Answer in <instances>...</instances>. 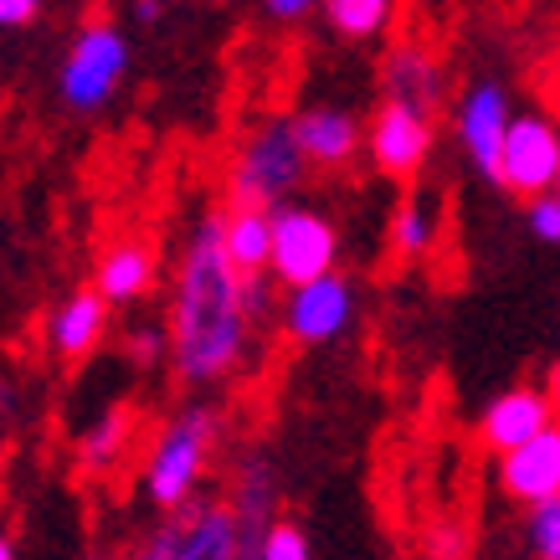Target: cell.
Masks as SVG:
<instances>
[{
  "instance_id": "1",
  "label": "cell",
  "mask_w": 560,
  "mask_h": 560,
  "mask_svg": "<svg viewBox=\"0 0 560 560\" xmlns=\"http://www.w3.org/2000/svg\"><path fill=\"white\" fill-rule=\"evenodd\" d=\"M247 278L226 253V211L190 221L171 278V371L186 386H226L257 355V314L247 304Z\"/></svg>"
},
{
  "instance_id": "2",
  "label": "cell",
  "mask_w": 560,
  "mask_h": 560,
  "mask_svg": "<svg viewBox=\"0 0 560 560\" xmlns=\"http://www.w3.org/2000/svg\"><path fill=\"white\" fill-rule=\"evenodd\" d=\"M221 438H226V417L206 401H190L160 422V432L144 447V463H139V483H144V499L154 510L175 514L190 499H201V483L221 453Z\"/></svg>"
},
{
  "instance_id": "3",
  "label": "cell",
  "mask_w": 560,
  "mask_h": 560,
  "mask_svg": "<svg viewBox=\"0 0 560 560\" xmlns=\"http://www.w3.org/2000/svg\"><path fill=\"white\" fill-rule=\"evenodd\" d=\"M308 154L299 144L293 119H257L247 135L237 139V150L226 160V201L232 206H257V211H278L289 206L308 180Z\"/></svg>"
},
{
  "instance_id": "4",
  "label": "cell",
  "mask_w": 560,
  "mask_h": 560,
  "mask_svg": "<svg viewBox=\"0 0 560 560\" xmlns=\"http://www.w3.org/2000/svg\"><path fill=\"white\" fill-rule=\"evenodd\" d=\"M129 68H135L129 32L108 16L88 21V26H78V36L68 42V57L57 68V98L72 114H103L124 93Z\"/></svg>"
},
{
  "instance_id": "5",
  "label": "cell",
  "mask_w": 560,
  "mask_h": 560,
  "mask_svg": "<svg viewBox=\"0 0 560 560\" xmlns=\"http://www.w3.org/2000/svg\"><path fill=\"white\" fill-rule=\"evenodd\" d=\"M129 560H242V525L226 499H190L135 545Z\"/></svg>"
},
{
  "instance_id": "6",
  "label": "cell",
  "mask_w": 560,
  "mask_h": 560,
  "mask_svg": "<svg viewBox=\"0 0 560 560\" xmlns=\"http://www.w3.org/2000/svg\"><path fill=\"white\" fill-rule=\"evenodd\" d=\"M340 268V226L329 221V211L314 201H299L272 211V262L268 272L278 278V289H299L308 278Z\"/></svg>"
},
{
  "instance_id": "7",
  "label": "cell",
  "mask_w": 560,
  "mask_h": 560,
  "mask_svg": "<svg viewBox=\"0 0 560 560\" xmlns=\"http://www.w3.org/2000/svg\"><path fill=\"white\" fill-rule=\"evenodd\" d=\"M360 314V289L355 278H345L340 268L324 272V278H308L299 289H283V308H278V324L299 350H319V345H335L355 329Z\"/></svg>"
},
{
  "instance_id": "8",
  "label": "cell",
  "mask_w": 560,
  "mask_h": 560,
  "mask_svg": "<svg viewBox=\"0 0 560 560\" xmlns=\"http://www.w3.org/2000/svg\"><path fill=\"white\" fill-rule=\"evenodd\" d=\"M514 93L504 78H474L463 88V98L453 103V135H458L463 160L474 165V175L499 180V154H504V135L514 124Z\"/></svg>"
},
{
  "instance_id": "9",
  "label": "cell",
  "mask_w": 560,
  "mask_h": 560,
  "mask_svg": "<svg viewBox=\"0 0 560 560\" xmlns=\"http://www.w3.org/2000/svg\"><path fill=\"white\" fill-rule=\"evenodd\" d=\"M432 144H438V114L427 108L381 98V108L365 119V154L390 180H417L432 160Z\"/></svg>"
},
{
  "instance_id": "10",
  "label": "cell",
  "mask_w": 560,
  "mask_h": 560,
  "mask_svg": "<svg viewBox=\"0 0 560 560\" xmlns=\"http://www.w3.org/2000/svg\"><path fill=\"white\" fill-rule=\"evenodd\" d=\"M510 196H545L560 186V124L550 114H514L510 135H504V154H499V180Z\"/></svg>"
},
{
  "instance_id": "11",
  "label": "cell",
  "mask_w": 560,
  "mask_h": 560,
  "mask_svg": "<svg viewBox=\"0 0 560 560\" xmlns=\"http://www.w3.org/2000/svg\"><path fill=\"white\" fill-rule=\"evenodd\" d=\"M556 417H560V401L550 386H510L478 411V442L499 458V453H514L520 442H529L535 432H545Z\"/></svg>"
},
{
  "instance_id": "12",
  "label": "cell",
  "mask_w": 560,
  "mask_h": 560,
  "mask_svg": "<svg viewBox=\"0 0 560 560\" xmlns=\"http://www.w3.org/2000/svg\"><path fill=\"white\" fill-rule=\"evenodd\" d=\"M381 93L396 103H411V108H427L438 114L447 103V62L438 57L432 42H390L386 57H381Z\"/></svg>"
},
{
  "instance_id": "13",
  "label": "cell",
  "mask_w": 560,
  "mask_h": 560,
  "mask_svg": "<svg viewBox=\"0 0 560 560\" xmlns=\"http://www.w3.org/2000/svg\"><path fill=\"white\" fill-rule=\"evenodd\" d=\"M293 129L314 171H345L365 150V119L345 103H308L293 114Z\"/></svg>"
},
{
  "instance_id": "14",
  "label": "cell",
  "mask_w": 560,
  "mask_h": 560,
  "mask_svg": "<svg viewBox=\"0 0 560 560\" xmlns=\"http://www.w3.org/2000/svg\"><path fill=\"white\" fill-rule=\"evenodd\" d=\"M499 489L514 504H540L560 493V417L529 442H520L514 453H499Z\"/></svg>"
},
{
  "instance_id": "15",
  "label": "cell",
  "mask_w": 560,
  "mask_h": 560,
  "mask_svg": "<svg viewBox=\"0 0 560 560\" xmlns=\"http://www.w3.org/2000/svg\"><path fill=\"white\" fill-rule=\"evenodd\" d=\"M226 504L242 525V556L262 540V529L278 520V468H272L268 453H242L232 463V478H226Z\"/></svg>"
},
{
  "instance_id": "16",
  "label": "cell",
  "mask_w": 560,
  "mask_h": 560,
  "mask_svg": "<svg viewBox=\"0 0 560 560\" xmlns=\"http://www.w3.org/2000/svg\"><path fill=\"white\" fill-rule=\"evenodd\" d=\"M108 299H103L93 283L88 289H72L62 304L47 314V350L57 360H88L108 335Z\"/></svg>"
},
{
  "instance_id": "17",
  "label": "cell",
  "mask_w": 560,
  "mask_h": 560,
  "mask_svg": "<svg viewBox=\"0 0 560 560\" xmlns=\"http://www.w3.org/2000/svg\"><path fill=\"white\" fill-rule=\"evenodd\" d=\"M154 278H160L154 247L139 237H124V242H114V247H103L98 268H93V289L114 308H124V304H139V299L154 289Z\"/></svg>"
},
{
  "instance_id": "18",
  "label": "cell",
  "mask_w": 560,
  "mask_h": 560,
  "mask_svg": "<svg viewBox=\"0 0 560 560\" xmlns=\"http://www.w3.org/2000/svg\"><path fill=\"white\" fill-rule=\"evenodd\" d=\"M442 242V201L427 190H411L407 201L390 211V253L401 262H422Z\"/></svg>"
},
{
  "instance_id": "19",
  "label": "cell",
  "mask_w": 560,
  "mask_h": 560,
  "mask_svg": "<svg viewBox=\"0 0 560 560\" xmlns=\"http://www.w3.org/2000/svg\"><path fill=\"white\" fill-rule=\"evenodd\" d=\"M324 26L340 36V42H355V47H371V42H386L401 21V0H324L319 5Z\"/></svg>"
},
{
  "instance_id": "20",
  "label": "cell",
  "mask_w": 560,
  "mask_h": 560,
  "mask_svg": "<svg viewBox=\"0 0 560 560\" xmlns=\"http://www.w3.org/2000/svg\"><path fill=\"white\" fill-rule=\"evenodd\" d=\"M135 411L129 407H114V411H103L98 422L88 427L83 438H78V463H83L88 474H114L124 463V453L135 447Z\"/></svg>"
},
{
  "instance_id": "21",
  "label": "cell",
  "mask_w": 560,
  "mask_h": 560,
  "mask_svg": "<svg viewBox=\"0 0 560 560\" xmlns=\"http://www.w3.org/2000/svg\"><path fill=\"white\" fill-rule=\"evenodd\" d=\"M226 253L242 272H268L272 262V211L226 206Z\"/></svg>"
},
{
  "instance_id": "22",
  "label": "cell",
  "mask_w": 560,
  "mask_h": 560,
  "mask_svg": "<svg viewBox=\"0 0 560 560\" xmlns=\"http://www.w3.org/2000/svg\"><path fill=\"white\" fill-rule=\"evenodd\" d=\"M242 560H314V550H308V535L299 525L272 520V525L262 529V540H257Z\"/></svg>"
},
{
  "instance_id": "23",
  "label": "cell",
  "mask_w": 560,
  "mask_h": 560,
  "mask_svg": "<svg viewBox=\"0 0 560 560\" xmlns=\"http://www.w3.org/2000/svg\"><path fill=\"white\" fill-rule=\"evenodd\" d=\"M525 540L535 550V560H560V493L529 504L525 514Z\"/></svg>"
},
{
  "instance_id": "24",
  "label": "cell",
  "mask_w": 560,
  "mask_h": 560,
  "mask_svg": "<svg viewBox=\"0 0 560 560\" xmlns=\"http://www.w3.org/2000/svg\"><path fill=\"white\" fill-rule=\"evenodd\" d=\"M525 226H529V237H535V242L560 247V190L529 196V201H525Z\"/></svg>"
},
{
  "instance_id": "25",
  "label": "cell",
  "mask_w": 560,
  "mask_h": 560,
  "mask_svg": "<svg viewBox=\"0 0 560 560\" xmlns=\"http://www.w3.org/2000/svg\"><path fill=\"white\" fill-rule=\"evenodd\" d=\"M42 16V0H0V32H16Z\"/></svg>"
},
{
  "instance_id": "26",
  "label": "cell",
  "mask_w": 560,
  "mask_h": 560,
  "mask_svg": "<svg viewBox=\"0 0 560 560\" xmlns=\"http://www.w3.org/2000/svg\"><path fill=\"white\" fill-rule=\"evenodd\" d=\"M324 0H262V11H268L272 21H304V16H314Z\"/></svg>"
},
{
  "instance_id": "27",
  "label": "cell",
  "mask_w": 560,
  "mask_h": 560,
  "mask_svg": "<svg viewBox=\"0 0 560 560\" xmlns=\"http://www.w3.org/2000/svg\"><path fill=\"white\" fill-rule=\"evenodd\" d=\"M129 11H135L139 26H160V21H165V0H135Z\"/></svg>"
},
{
  "instance_id": "28",
  "label": "cell",
  "mask_w": 560,
  "mask_h": 560,
  "mask_svg": "<svg viewBox=\"0 0 560 560\" xmlns=\"http://www.w3.org/2000/svg\"><path fill=\"white\" fill-rule=\"evenodd\" d=\"M442 550V560H458V550H463V535L458 529H442L438 540H432V556Z\"/></svg>"
},
{
  "instance_id": "29",
  "label": "cell",
  "mask_w": 560,
  "mask_h": 560,
  "mask_svg": "<svg viewBox=\"0 0 560 560\" xmlns=\"http://www.w3.org/2000/svg\"><path fill=\"white\" fill-rule=\"evenodd\" d=\"M16 386H11V381H5V375H0V422H11V417H16Z\"/></svg>"
},
{
  "instance_id": "30",
  "label": "cell",
  "mask_w": 560,
  "mask_h": 560,
  "mask_svg": "<svg viewBox=\"0 0 560 560\" xmlns=\"http://www.w3.org/2000/svg\"><path fill=\"white\" fill-rule=\"evenodd\" d=\"M0 560H16V545H11V535H0Z\"/></svg>"
},
{
  "instance_id": "31",
  "label": "cell",
  "mask_w": 560,
  "mask_h": 560,
  "mask_svg": "<svg viewBox=\"0 0 560 560\" xmlns=\"http://www.w3.org/2000/svg\"><path fill=\"white\" fill-rule=\"evenodd\" d=\"M0 468H5V442H0Z\"/></svg>"
},
{
  "instance_id": "32",
  "label": "cell",
  "mask_w": 560,
  "mask_h": 560,
  "mask_svg": "<svg viewBox=\"0 0 560 560\" xmlns=\"http://www.w3.org/2000/svg\"><path fill=\"white\" fill-rule=\"evenodd\" d=\"M88 560H103V556H88Z\"/></svg>"
},
{
  "instance_id": "33",
  "label": "cell",
  "mask_w": 560,
  "mask_h": 560,
  "mask_svg": "<svg viewBox=\"0 0 560 560\" xmlns=\"http://www.w3.org/2000/svg\"><path fill=\"white\" fill-rule=\"evenodd\" d=\"M556 190H560V186H556Z\"/></svg>"
}]
</instances>
